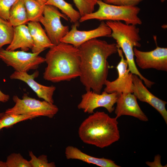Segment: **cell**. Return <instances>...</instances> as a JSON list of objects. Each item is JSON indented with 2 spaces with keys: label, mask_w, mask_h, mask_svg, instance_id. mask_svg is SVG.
<instances>
[{
  "label": "cell",
  "mask_w": 167,
  "mask_h": 167,
  "mask_svg": "<svg viewBox=\"0 0 167 167\" xmlns=\"http://www.w3.org/2000/svg\"><path fill=\"white\" fill-rule=\"evenodd\" d=\"M24 0L29 22H39L45 4L38 0Z\"/></svg>",
  "instance_id": "cell-21"
},
{
  "label": "cell",
  "mask_w": 167,
  "mask_h": 167,
  "mask_svg": "<svg viewBox=\"0 0 167 167\" xmlns=\"http://www.w3.org/2000/svg\"><path fill=\"white\" fill-rule=\"evenodd\" d=\"M45 58L47 64L43 73L45 79L58 83L79 77L80 58L78 48L60 42L49 48Z\"/></svg>",
  "instance_id": "cell-2"
},
{
  "label": "cell",
  "mask_w": 167,
  "mask_h": 167,
  "mask_svg": "<svg viewBox=\"0 0 167 167\" xmlns=\"http://www.w3.org/2000/svg\"><path fill=\"white\" fill-rule=\"evenodd\" d=\"M118 94L116 92L108 93L105 91L98 94L91 90L87 91L82 95L81 100L77 107L84 113L91 114L94 113L95 109L100 107L105 108L111 113L114 109L113 106Z\"/></svg>",
  "instance_id": "cell-9"
},
{
  "label": "cell",
  "mask_w": 167,
  "mask_h": 167,
  "mask_svg": "<svg viewBox=\"0 0 167 167\" xmlns=\"http://www.w3.org/2000/svg\"><path fill=\"white\" fill-rule=\"evenodd\" d=\"M39 74L37 71L32 75H29L27 72L14 71L10 76L11 79H18L24 82L34 91L37 96L49 103L54 104L53 96L56 89L55 87L45 86L41 85L35 80Z\"/></svg>",
  "instance_id": "cell-15"
},
{
  "label": "cell",
  "mask_w": 167,
  "mask_h": 167,
  "mask_svg": "<svg viewBox=\"0 0 167 167\" xmlns=\"http://www.w3.org/2000/svg\"><path fill=\"white\" fill-rule=\"evenodd\" d=\"M92 0V1H96V0Z\"/></svg>",
  "instance_id": "cell-34"
},
{
  "label": "cell",
  "mask_w": 167,
  "mask_h": 167,
  "mask_svg": "<svg viewBox=\"0 0 167 167\" xmlns=\"http://www.w3.org/2000/svg\"><path fill=\"white\" fill-rule=\"evenodd\" d=\"M9 99V95L4 93L0 90V103L6 102L8 101Z\"/></svg>",
  "instance_id": "cell-30"
},
{
  "label": "cell",
  "mask_w": 167,
  "mask_h": 167,
  "mask_svg": "<svg viewBox=\"0 0 167 167\" xmlns=\"http://www.w3.org/2000/svg\"><path fill=\"white\" fill-rule=\"evenodd\" d=\"M41 52L10 51L2 48L0 49V59L7 66L12 67L15 71L27 72L37 69L40 65L45 62V58L39 55Z\"/></svg>",
  "instance_id": "cell-7"
},
{
  "label": "cell",
  "mask_w": 167,
  "mask_h": 167,
  "mask_svg": "<svg viewBox=\"0 0 167 167\" xmlns=\"http://www.w3.org/2000/svg\"><path fill=\"white\" fill-rule=\"evenodd\" d=\"M137 65L143 69H154L167 71V48L156 46L154 50L143 51L134 48Z\"/></svg>",
  "instance_id": "cell-11"
},
{
  "label": "cell",
  "mask_w": 167,
  "mask_h": 167,
  "mask_svg": "<svg viewBox=\"0 0 167 167\" xmlns=\"http://www.w3.org/2000/svg\"><path fill=\"white\" fill-rule=\"evenodd\" d=\"M117 53L120 57V60L116 66L118 77L113 81L107 80L104 91L108 93H133V74L128 68L127 62L124 58L122 50L118 47Z\"/></svg>",
  "instance_id": "cell-10"
},
{
  "label": "cell",
  "mask_w": 167,
  "mask_h": 167,
  "mask_svg": "<svg viewBox=\"0 0 167 167\" xmlns=\"http://www.w3.org/2000/svg\"><path fill=\"white\" fill-rule=\"evenodd\" d=\"M36 117L34 116L16 114L0 113V121L3 128H8L19 122Z\"/></svg>",
  "instance_id": "cell-23"
},
{
  "label": "cell",
  "mask_w": 167,
  "mask_h": 167,
  "mask_svg": "<svg viewBox=\"0 0 167 167\" xmlns=\"http://www.w3.org/2000/svg\"><path fill=\"white\" fill-rule=\"evenodd\" d=\"M0 167H6V162L0 160Z\"/></svg>",
  "instance_id": "cell-31"
},
{
  "label": "cell",
  "mask_w": 167,
  "mask_h": 167,
  "mask_svg": "<svg viewBox=\"0 0 167 167\" xmlns=\"http://www.w3.org/2000/svg\"><path fill=\"white\" fill-rule=\"evenodd\" d=\"M8 21L13 27L25 24L29 21L24 0H18L11 7Z\"/></svg>",
  "instance_id": "cell-19"
},
{
  "label": "cell",
  "mask_w": 167,
  "mask_h": 167,
  "mask_svg": "<svg viewBox=\"0 0 167 167\" xmlns=\"http://www.w3.org/2000/svg\"><path fill=\"white\" fill-rule=\"evenodd\" d=\"M29 155L31 158L29 161L31 167H56L54 162H49L46 155H42L37 157L31 151L29 152Z\"/></svg>",
  "instance_id": "cell-26"
},
{
  "label": "cell",
  "mask_w": 167,
  "mask_h": 167,
  "mask_svg": "<svg viewBox=\"0 0 167 167\" xmlns=\"http://www.w3.org/2000/svg\"><path fill=\"white\" fill-rule=\"evenodd\" d=\"M79 24H74L71 29L61 39V42L71 45L78 48L84 43L100 37H111V30L106 23L102 21L99 26L88 31L78 30Z\"/></svg>",
  "instance_id": "cell-12"
},
{
  "label": "cell",
  "mask_w": 167,
  "mask_h": 167,
  "mask_svg": "<svg viewBox=\"0 0 167 167\" xmlns=\"http://www.w3.org/2000/svg\"><path fill=\"white\" fill-rule=\"evenodd\" d=\"M164 0H163V1H164Z\"/></svg>",
  "instance_id": "cell-35"
},
{
  "label": "cell",
  "mask_w": 167,
  "mask_h": 167,
  "mask_svg": "<svg viewBox=\"0 0 167 167\" xmlns=\"http://www.w3.org/2000/svg\"><path fill=\"white\" fill-rule=\"evenodd\" d=\"M18 0H0V17L8 21L10 10Z\"/></svg>",
  "instance_id": "cell-27"
},
{
  "label": "cell",
  "mask_w": 167,
  "mask_h": 167,
  "mask_svg": "<svg viewBox=\"0 0 167 167\" xmlns=\"http://www.w3.org/2000/svg\"><path fill=\"white\" fill-rule=\"evenodd\" d=\"M116 103L115 113L117 118L122 115H128L142 121H148V118L139 106L136 97L133 93L119 94Z\"/></svg>",
  "instance_id": "cell-13"
},
{
  "label": "cell",
  "mask_w": 167,
  "mask_h": 167,
  "mask_svg": "<svg viewBox=\"0 0 167 167\" xmlns=\"http://www.w3.org/2000/svg\"><path fill=\"white\" fill-rule=\"evenodd\" d=\"M6 167H31L29 161L24 159L19 153H12L7 157Z\"/></svg>",
  "instance_id": "cell-24"
},
{
  "label": "cell",
  "mask_w": 167,
  "mask_h": 167,
  "mask_svg": "<svg viewBox=\"0 0 167 167\" xmlns=\"http://www.w3.org/2000/svg\"><path fill=\"white\" fill-rule=\"evenodd\" d=\"M14 28L8 21L0 17V49L11 42L14 35Z\"/></svg>",
  "instance_id": "cell-22"
},
{
  "label": "cell",
  "mask_w": 167,
  "mask_h": 167,
  "mask_svg": "<svg viewBox=\"0 0 167 167\" xmlns=\"http://www.w3.org/2000/svg\"><path fill=\"white\" fill-rule=\"evenodd\" d=\"M133 93L140 101L148 103L161 115L167 124V102L158 98L151 93L143 85L142 80L137 75L133 74Z\"/></svg>",
  "instance_id": "cell-14"
},
{
  "label": "cell",
  "mask_w": 167,
  "mask_h": 167,
  "mask_svg": "<svg viewBox=\"0 0 167 167\" xmlns=\"http://www.w3.org/2000/svg\"><path fill=\"white\" fill-rule=\"evenodd\" d=\"M81 16L94 12L96 2L91 0H73Z\"/></svg>",
  "instance_id": "cell-25"
},
{
  "label": "cell",
  "mask_w": 167,
  "mask_h": 167,
  "mask_svg": "<svg viewBox=\"0 0 167 167\" xmlns=\"http://www.w3.org/2000/svg\"><path fill=\"white\" fill-rule=\"evenodd\" d=\"M14 28L12 40L6 49L13 51L20 48L22 51H27L32 49L33 43L28 26L22 24L14 27Z\"/></svg>",
  "instance_id": "cell-18"
},
{
  "label": "cell",
  "mask_w": 167,
  "mask_h": 167,
  "mask_svg": "<svg viewBox=\"0 0 167 167\" xmlns=\"http://www.w3.org/2000/svg\"><path fill=\"white\" fill-rule=\"evenodd\" d=\"M61 18L68 20V18L60 12L56 7L45 5L43 15L39 22L44 27L48 36L54 45L61 42V39L69 31V27L62 24Z\"/></svg>",
  "instance_id": "cell-8"
},
{
  "label": "cell",
  "mask_w": 167,
  "mask_h": 167,
  "mask_svg": "<svg viewBox=\"0 0 167 167\" xmlns=\"http://www.w3.org/2000/svg\"><path fill=\"white\" fill-rule=\"evenodd\" d=\"M27 26L33 43V46L31 49L32 53L42 52L45 49L54 45L40 22L29 21L28 23Z\"/></svg>",
  "instance_id": "cell-17"
},
{
  "label": "cell",
  "mask_w": 167,
  "mask_h": 167,
  "mask_svg": "<svg viewBox=\"0 0 167 167\" xmlns=\"http://www.w3.org/2000/svg\"><path fill=\"white\" fill-rule=\"evenodd\" d=\"M38 0L44 3H45H45H46L47 1V0Z\"/></svg>",
  "instance_id": "cell-32"
},
{
  "label": "cell",
  "mask_w": 167,
  "mask_h": 167,
  "mask_svg": "<svg viewBox=\"0 0 167 167\" xmlns=\"http://www.w3.org/2000/svg\"><path fill=\"white\" fill-rule=\"evenodd\" d=\"M117 118L104 112L91 114L80 125L78 135L84 143L103 148L118 141L120 138Z\"/></svg>",
  "instance_id": "cell-3"
},
{
  "label": "cell",
  "mask_w": 167,
  "mask_h": 167,
  "mask_svg": "<svg viewBox=\"0 0 167 167\" xmlns=\"http://www.w3.org/2000/svg\"><path fill=\"white\" fill-rule=\"evenodd\" d=\"M12 99L15 105L6 110L5 113L6 114H25L36 117L45 116L51 118L58 111V108L54 104L30 97L27 93L24 94L21 99L16 95L14 96Z\"/></svg>",
  "instance_id": "cell-6"
},
{
  "label": "cell",
  "mask_w": 167,
  "mask_h": 167,
  "mask_svg": "<svg viewBox=\"0 0 167 167\" xmlns=\"http://www.w3.org/2000/svg\"><path fill=\"white\" fill-rule=\"evenodd\" d=\"M106 23L111 30V37L115 40L117 46L121 49L126 57L130 72L139 76L146 87L151 88L155 83L141 74L134 59V48L141 46L139 28L136 25L127 24L121 21H107Z\"/></svg>",
  "instance_id": "cell-4"
},
{
  "label": "cell",
  "mask_w": 167,
  "mask_h": 167,
  "mask_svg": "<svg viewBox=\"0 0 167 167\" xmlns=\"http://www.w3.org/2000/svg\"><path fill=\"white\" fill-rule=\"evenodd\" d=\"M45 5L54 6L59 9L74 24H79L81 17L78 11L75 10L71 4L64 0H47Z\"/></svg>",
  "instance_id": "cell-20"
},
{
  "label": "cell",
  "mask_w": 167,
  "mask_h": 167,
  "mask_svg": "<svg viewBox=\"0 0 167 167\" xmlns=\"http://www.w3.org/2000/svg\"><path fill=\"white\" fill-rule=\"evenodd\" d=\"M78 48L80 58V82L86 91L92 90L100 94L107 80L109 67L107 59L117 53V45L95 38Z\"/></svg>",
  "instance_id": "cell-1"
},
{
  "label": "cell",
  "mask_w": 167,
  "mask_h": 167,
  "mask_svg": "<svg viewBox=\"0 0 167 167\" xmlns=\"http://www.w3.org/2000/svg\"><path fill=\"white\" fill-rule=\"evenodd\" d=\"M154 158V161L152 162L147 161L146 162V164L151 167H167V166H163L161 165V156L159 155L156 156Z\"/></svg>",
  "instance_id": "cell-29"
},
{
  "label": "cell",
  "mask_w": 167,
  "mask_h": 167,
  "mask_svg": "<svg viewBox=\"0 0 167 167\" xmlns=\"http://www.w3.org/2000/svg\"><path fill=\"white\" fill-rule=\"evenodd\" d=\"M143 0H103L107 3L114 5L133 7L136 6Z\"/></svg>",
  "instance_id": "cell-28"
},
{
  "label": "cell",
  "mask_w": 167,
  "mask_h": 167,
  "mask_svg": "<svg viewBox=\"0 0 167 167\" xmlns=\"http://www.w3.org/2000/svg\"><path fill=\"white\" fill-rule=\"evenodd\" d=\"M2 128H3L2 127V126L0 121V130H1L2 129Z\"/></svg>",
  "instance_id": "cell-33"
},
{
  "label": "cell",
  "mask_w": 167,
  "mask_h": 167,
  "mask_svg": "<svg viewBox=\"0 0 167 167\" xmlns=\"http://www.w3.org/2000/svg\"></svg>",
  "instance_id": "cell-36"
},
{
  "label": "cell",
  "mask_w": 167,
  "mask_h": 167,
  "mask_svg": "<svg viewBox=\"0 0 167 167\" xmlns=\"http://www.w3.org/2000/svg\"><path fill=\"white\" fill-rule=\"evenodd\" d=\"M65 153L66 158L68 160H78L101 167H121L110 159L92 156L83 152L78 148L72 146L66 147Z\"/></svg>",
  "instance_id": "cell-16"
},
{
  "label": "cell",
  "mask_w": 167,
  "mask_h": 167,
  "mask_svg": "<svg viewBox=\"0 0 167 167\" xmlns=\"http://www.w3.org/2000/svg\"><path fill=\"white\" fill-rule=\"evenodd\" d=\"M98 10L80 17L79 22L90 19L100 21H123L127 24L140 25L142 21L138 15L140 9L136 6L130 7L107 3L102 0H96Z\"/></svg>",
  "instance_id": "cell-5"
}]
</instances>
